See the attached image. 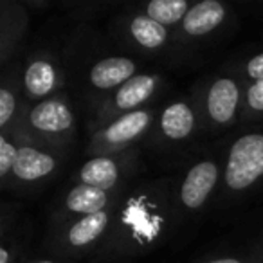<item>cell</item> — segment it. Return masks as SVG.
<instances>
[{"label": "cell", "mask_w": 263, "mask_h": 263, "mask_svg": "<svg viewBox=\"0 0 263 263\" xmlns=\"http://www.w3.org/2000/svg\"><path fill=\"white\" fill-rule=\"evenodd\" d=\"M106 204V195L103 190L92 186H78L67 197V205L69 209L76 213H85V215H96L101 213L103 205Z\"/></svg>", "instance_id": "cell-8"}, {"label": "cell", "mask_w": 263, "mask_h": 263, "mask_svg": "<svg viewBox=\"0 0 263 263\" xmlns=\"http://www.w3.org/2000/svg\"><path fill=\"white\" fill-rule=\"evenodd\" d=\"M218 177V170L213 162H200L187 173L182 184V202L187 208H200L211 193Z\"/></svg>", "instance_id": "cell-2"}, {"label": "cell", "mask_w": 263, "mask_h": 263, "mask_svg": "<svg viewBox=\"0 0 263 263\" xmlns=\"http://www.w3.org/2000/svg\"><path fill=\"white\" fill-rule=\"evenodd\" d=\"M155 87L154 78L150 76H136L128 80L123 87L119 88L116 96V101L119 108H132V106L139 105V103L146 101L152 96Z\"/></svg>", "instance_id": "cell-10"}, {"label": "cell", "mask_w": 263, "mask_h": 263, "mask_svg": "<svg viewBox=\"0 0 263 263\" xmlns=\"http://www.w3.org/2000/svg\"><path fill=\"white\" fill-rule=\"evenodd\" d=\"M211 263H240V261L233 258H226V259H216V261H211Z\"/></svg>", "instance_id": "cell-22"}, {"label": "cell", "mask_w": 263, "mask_h": 263, "mask_svg": "<svg viewBox=\"0 0 263 263\" xmlns=\"http://www.w3.org/2000/svg\"><path fill=\"white\" fill-rule=\"evenodd\" d=\"M54 85V70L47 62H34L26 72V87L31 94L44 96Z\"/></svg>", "instance_id": "cell-15"}, {"label": "cell", "mask_w": 263, "mask_h": 263, "mask_svg": "<svg viewBox=\"0 0 263 263\" xmlns=\"http://www.w3.org/2000/svg\"><path fill=\"white\" fill-rule=\"evenodd\" d=\"M134 70H136V67H134V63L130 60L106 58L92 69L90 80L98 88H110L126 80H132L130 76Z\"/></svg>", "instance_id": "cell-6"}, {"label": "cell", "mask_w": 263, "mask_h": 263, "mask_svg": "<svg viewBox=\"0 0 263 263\" xmlns=\"http://www.w3.org/2000/svg\"><path fill=\"white\" fill-rule=\"evenodd\" d=\"M263 175V136L251 134L234 143L226 170L233 190H243Z\"/></svg>", "instance_id": "cell-1"}, {"label": "cell", "mask_w": 263, "mask_h": 263, "mask_svg": "<svg viewBox=\"0 0 263 263\" xmlns=\"http://www.w3.org/2000/svg\"><path fill=\"white\" fill-rule=\"evenodd\" d=\"M15 110V98L9 90H0V124H6Z\"/></svg>", "instance_id": "cell-18"}, {"label": "cell", "mask_w": 263, "mask_h": 263, "mask_svg": "<svg viewBox=\"0 0 263 263\" xmlns=\"http://www.w3.org/2000/svg\"><path fill=\"white\" fill-rule=\"evenodd\" d=\"M52 168H54V159L51 155L40 154L33 148H20L13 172L24 180H34L47 175Z\"/></svg>", "instance_id": "cell-7"}, {"label": "cell", "mask_w": 263, "mask_h": 263, "mask_svg": "<svg viewBox=\"0 0 263 263\" xmlns=\"http://www.w3.org/2000/svg\"><path fill=\"white\" fill-rule=\"evenodd\" d=\"M40 263H51V261H40Z\"/></svg>", "instance_id": "cell-23"}, {"label": "cell", "mask_w": 263, "mask_h": 263, "mask_svg": "<svg viewBox=\"0 0 263 263\" xmlns=\"http://www.w3.org/2000/svg\"><path fill=\"white\" fill-rule=\"evenodd\" d=\"M223 15L226 13L222 4L215 0H205L187 11V15L184 16V29L190 34H205L222 22Z\"/></svg>", "instance_id": "cell-5"}, {"label": "cell", "mask_w": 263, "mask_h": 263, "mask_svg": "<svg viewBox=\"0 0 263 263\" xmlns=\"http://www.w3.org/2000/svg\"><path fill=\"white\" fill-rule=\"evenodd\" d=\"M18 150L11 146L4 137H0V175H6L15 166Z\"/></svg>", "instance_id": "cell-17"}, {"label": "cell", "mask_w": 263, "mask_h": 263, "mask_svg": "<svg viewBox=\"0 0 263 263\" xmlns=\"http://www.w3.org/2000/svg\"><path fill=\"white\" fill-rule=\"evenodd\" d=\"M106 220L108 216L105 213H96V215H88L85 218H81L78 223H74L72 229L69 233V240L72 245H87L92 240L99 236L105 231Z\"/></svg>", "instance_id": "cell-13"}, {"label": "cell", "mask_w": 263, "mask_h": 263, "mask_svg": "<svg viewBox=\"0 0 263 263\" xmlns=\"http://www.w3.org/2000/svg\"><path fill=\"white\" fill-rule=\"evenodd\" d=\"M187 4L184 0H154L148 4V16L159 24H173L186 15Z\"/></svg>", "instance_id": "cell-16"}, {"label": "cell", "mask_w": 263, "mask_h": 263, "mask_svg": "<svg viewBox=\"0 0 263 263\" xmlns=\"http://www.w3.org/2000/svg\"><path fill=\"white\" fill-rule=\"evenodd\" d=\"M193 128V114L184 103L168 106L162 114V130L172 139H182Z\"/></svg>", "instance_id": "cell-9"}, {"label": "cell", "mask_w": 263, "mask_h": 263, "mask_svg": "<svg viewBox=\"0 0 263 263\" xmlns=\"http://www.w3.org/2000/svg\"><path fill=\"white\" fill-rule=\"evenodd\" d=\"M8 259H9L8 251H6V249H2V251H0V263H8Z\"/></svg>", "instance_id": "cell-21"}, {"label": "cell", "mask_w": 263, "mask_h": 263, "mask_svg": "<svg viewBox=\"0 0 263 263\" xmlns=\"http://www.w3.org/2000/svg\"><path fill=\"white\" fill-rule=\"evenodd\" d=\"M81 179H83L85 186H92L105 191L116 184L117 168L110 159H94L83 166Z\"/></svg>", "instance_id": "cell-11"}, {"label": "cell", "mask_w": 263, "mask_h": 263, "mask_svg": "<svg viewBox=\"0 0 263 263\" xmlns=\"http://www.w3.org/2000/svg\"><path fill=\"white\" fill-rule=\"evenodd\" d=\"M247 72H249V76L256 78L258 81L263 80V52H261V54L256 56V58H252L251 62H249Z\"/></svg>", "instance_id": "cell-20"}, {"label": "cell", "mask_w": 263, "mask_h": 263, "mask_svg": "<svg viewBox=\"0 0 263 263\" xmlns=\"http://www.w3.org/2000/svg\"><path fill=\"white\" fill-rule=\"evenodd\" d=\"M31 123L40 130L60 132L72 124V112L67 108V105L51 99L34 106V110L31 112Z\"/></svg>", "instance_id": "cell-4"}, {"label": "cell", "mask_w": 263, "mask_h": 263, "mask_svg": "<svg viewBox=\"0 0 263 263\" xmlns=\"http://www.w3.org/2000/svg\"><path fill=\"white\" fill-rule=\"evenodd\" d=\"M130 31L137 42L144 47H159L166 40V29L162 24L150 16H137L130 26Z\"/></svg>", "instance_id": "cell-14"}, {"label": "cell", "mask_w": 263, "mask_h": 263, "mask_svg": "<svg viewBox=\"0 0 263 263\" xmlns=\"http://www.w3.org/2000/svg\"><path fill=\"white\" fill-rule=\"evenodd\" d=\"M238 103V88L231 80H218L209 90L208 108L218 123H227L234 116Z\"/></svg>", "instance_id": "cell-3"}, {"label": "cell", "mask_w": 263, "mask_h": 263, "mask_svg": "<svg viewBox=\"0 0 263 263\" xmlns=\"http://www.w3.org/2000/svg\"><path fill=\"white\" fill-rule=\"evenodd\" d=\"M150 116L146 112H132L128 116L121 117L119 121L112 124L106 130V139L110 143H123V141H130L136 136H139L141 132L146 128Z\"/></svg>", "instance_id": "cell-12"}, {"label": "cell", "mask_w": 263, "mask_h": 263, "mask_svg": "<svg viewBox=\"0 0 263 263\" xmlns=\"http://www.w3.org/2000/svg\"><path fill=\"white\" fill-rule=\"evenodd\" d=\"M249 105L254 110H263V80L256 81L254 87L249 90Z\"/></svg>", "instance_id": "cell-19"}]
</instances>
